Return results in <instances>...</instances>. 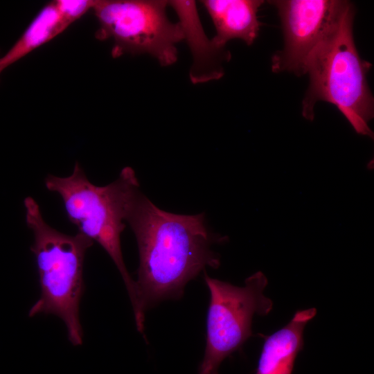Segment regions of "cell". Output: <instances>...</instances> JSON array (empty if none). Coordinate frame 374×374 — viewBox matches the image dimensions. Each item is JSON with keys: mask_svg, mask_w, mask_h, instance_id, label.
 Segmentation results:
<instances>
[{"mask_svg": "<svg viewBox=\"0 0 374 374\" xmlns=\"http://www.w3.org/2000/svg\"><path fill=\"white\" fill-rule=\"evenodd\" d=\"M126 221L136 238L139 267L136 283L137 330L144 331L145 310L166 299H179L187 283L220 260L211 249L215 237L203 213L180 215L163 211L139 191Z\"/></svg>", "mask_w": 374, "mask_h": 374, "instance_id": "obj_1", "label": "cell"}, {"mask_svg": "<svg viewBox=\"0 0 374 374\" xmlns=\"http://www.w3.org/2000/svg\"><path fill=\"white\" fill-rule=\"evenodd\" d=\"M355 8L341 0L337 12L308 58L309 87L302 101V115L314 117L319 101L332 104L355 131L373 138L368 122L374 115V99L367 81L372 64L363 60L353 37Z\"/></svg>", "mask_w": 374, "mask_h": 374, "instance_id": "obj_2", "label": "cell"}, {"mask_svg": "<svg viewBox=\"0 0 374 374\" xmlns=\"http://www.w3.org/2000/svg\"><path fill=\"white\" fill-rule=\"evenodd\" d=\"M26 222L34 237L30 247L37 266L40 296L28 312L30 317L54 315L64 323L68 339L83 342L80 304L84 291V262L93 242L81 233L68 235L51 226L32 197L24 199Z\"/></svg>", "mask_w": 374, "mask_h": 374, "instance_id": "obj_3", "label": "cell"}, {"mask_svg": "<svg viewBox=\"0 0 374 374\" xmlns=\"http://www.w3.org/2000/svg\"><path fill=\"white\" fill-rule=\"evenodd\" d=\"M44 184L48 190L60 196L66 215L77 226L78 233L98 243L113 260L136 314L138 311L136 283L126 268L121 245L125 222L131 204L140 191L134 170L131 167H125L115 181L100 186L88 179L81 165L76 162L69 176L48 175Z\"/></svg>", "mask_w": 374, "mask_h": 374, "instance_id": "obj_4", "label": "cell"}, {"mask_svg": "<svg viewBox=\"0 0 374 374\" xmlns=\"http://www.w3.org/2000/svg\"><path fill=\"white\" fill-rule=\"evenodd\" d=\"M168 5L163 0H94L91 10L99 24L96 37L113 39L114 57L146 53L161 66L171 65L184 35L179 23L167 17Z\"/></svg>", "mask_w": 374, "mask_h": 374, "instance_id": "obj_5", "label": "cell"}, {"mask_svg": "<svg viewBox=\"0 0 374 374\" xmlns=\"http://www.w3.org/2000/svg\"><path fill=\"white\" fill-rule=\"evenodd\" d=\"M210 292L206 320V346L198 374H219L222 361L242 347L252 335L255 314L264 316L272 309L264 295L267 279L260 271L238 287L204 275Z\"/></svg>", "mask_w": 374, "mask_h": 374, "instance_id": "obj_6", "label": "cell"}, {"mask_svg": "<svg viewBox=\"0 0 374 374\" xmlns=\"http://www.w3.org/2000/svg\"><path fill=\"white\" fill-rule=\"evenodd\" d=\"M283 33L282 50L271 57V70L306 74L309 57L330 26L341 0H273Z\"/></svg>", "mask_w": 374, "mask_h": 374, "instance_id": "obj_7", "label": "cell"}, {"mask_svg": "<svg viewBox=\"0 0 374 374\" xmlns=\"http://www.w3.org/2000/svg\"><path fill=\"white\" fill-rule=\"evenodd\" d=\"M179 18L193 55L190 78L193 83L218 80L224 75L222 64L229 62L231 53L209 40L202 29L195 1H168Z\"/></svg>", "mask_w": 374, "mask_h": 374, "instance_id": "obj_8", "label": "cell"}, {"mask_svg": "<svg viewBox=\"0 0 374 374\" xmlns=\"http://www.w3.org/2000/svg\"><path fill=\"white\" fill-rule=\"evenodd\" d=\"M201 3L215 26L216 34L211 40L217 46L225 48L233 39L250 46L258 37L261 23L257 13L265 1L204 0Z\"/></svg>", "mask_w": 374, "mask_h": 374, "instance_id": "obj_9", "label": "cell"}, {"mask_svg": "<svg viewBox=\"0 0 374 374\" xmlns=\"http://www.w3.org/2000/svg\"><path fill=\"white\" fill-rule=\"evenodd\" d=\"M316 313L314 308L299 310L285 326L265 337L256 374H292L303 347V330Z\"/></svg>", "mask_w": 374, "mask_h": 374, "instance_id": "obj_10", "label": "cell"}, {"mask_svg": "<svg viewBox=\"0 0 374 374\" xmlns=\"http://www.w3.org/2000/svg\"><path fill=\"white\" fill-rule=\"evenodd\" d=\"M73 23L61 10L58 0L46 3L15 44L0 57V75L7 68L59 35Z\"/></svg>", "mask_w": 374, "mask_h": 374, "instance_id": "obj_11", "label": "cell"}]
</instances>
